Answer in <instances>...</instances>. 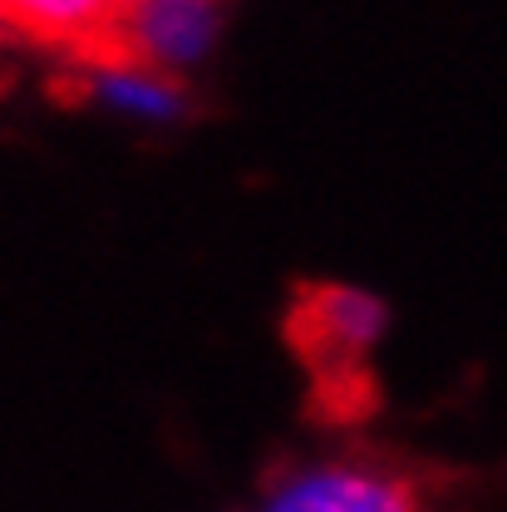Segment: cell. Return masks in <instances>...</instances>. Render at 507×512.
Wrapping results in <instances>:
<instances>
[{
    "label": "cell",
    "mask_w": 507,
    "mask_h": 512,
    "mask_svg": "<svg viewBox=\"0 0 507 512\" xmlns=\"http://www.w3.org/2000/svg\"><path fill=\"white\" fill-rule=\"evenodd\" d=\"M286 345L306 370V409L311 419L345 429L375 414L380 384L370 370V350L384 330V306L370 291L301 281L286 306Z\"/></svg>",
    "instance_id": "cell-1"
},
{
    "label": "cell",
    "mask_w": 507,
    "mask_h": 512,
    "mask_svg": "<svg viewBox=\"0 0 507 512\" xmlns=\"http://www.w3.org/2000/svg\"><path fill=\"white\" fill-rule=\"evenodd\" d=\"M0 10L10 35L55 50L94 74V69H114L119 60V30L133 0H0Z\"/></svg>",
    "instance_id": "cell-2"
},
{
    "label": "cell",
    "mask_w": 507,
    "mask_h": 512,
    "mask_svg": "<svg viewBox=\"0 0 507 512\" xmlns=\"http://www.w3.org/2000/svg\"><path fill=\"white\" fill-rule=\"evenodd\" d=\"M217 35L212 0H133L124 30H119V60L114 69H183Z\"/></svg>",
    "instance_id": "cell-3"
},
{
    "label": "cell",
    "mask_w": 507,
    "mask_h": 512,
    "mask_svg": "<svg viewBox=\"0 0 507 512\" xmlns=\"http://www.w3.org/2000/svg\"><path fill=\"white\" fill-rule=\"evenodd\" d=\"M271 512H419V488L399 468L335 463L291 478Z\"/></svg>",
    "instance_id": "cell-4"
}]
</instances>
